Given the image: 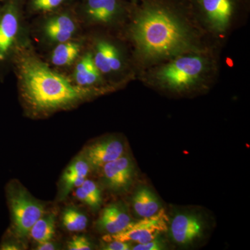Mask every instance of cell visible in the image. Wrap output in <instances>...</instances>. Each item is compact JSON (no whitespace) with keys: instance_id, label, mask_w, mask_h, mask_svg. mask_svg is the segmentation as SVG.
<instances>
[{"instance_id":"obj_14","label":"cell","mask_w":250,"mask_h":250,"mask_svg":"<svg viewBox=\"0 0 250 250\" xmlns=\"http://www.w3.org/2000/svg\"><path fill=\"white\" fill-rule=\"evenodd\" d=\"M73 80L74 83L85 88H100L108 91L115 88L114 85L110 84L97 68L91 52L82 55L77 62Z\"/></svg>"},{"instance_id":"obj_11","label":"cell","mask_w":250,"mask_h":250,"mask_svg":"<svg viewBox=\"0 0 250 250\" xmlns=\"http://www.w3.org/2000/svg\"><path fill=\"white\" fill-rule=\"evenodd\" d=\"M207 228L205 219L200 213L192 210L180 212L171 220L170 237L179 246H192L203 238Z\"/></svg>"},{"instance_id":"obj_19","label":"cell","mask_w":250,"mask_h":250,"mask_svg":"<svg viewBox=\"0 0 250 250\" xmlns=\"http://www.w3.org/2000/svg\"><path fill=\"white\" fill-rule=\"evenodd\" d=\"M75 0H27L28 11L34 14H48L71 6Z\"/></svg>"},{"instance_id":"obj_24","label":"cell","mask_w":250,"mask_h":250,"mask_svg":"<svg viewBox=\"0 0 250 250\" xmlns=\"http://www.w3.org/2000/svg\"><path fill=\"white\" fill-rule=\"evenodd\" d=\"M77 198L80 200L81 202L85 204V205L89 206L90 207L93 208V209H98L100 205L95 201V200L90 196L84 189L82 187L77 188L76 191H75Z\"/></svg>"},{"instance_id":"obj_23","label":"cell","mask_w":250,"mask_h":250,"mask_svg":"<svg viewBox=\"0 0 250 250\" xmlns=\"http://www.w3.org/2000/svg\"><path fill=\"white\" fill-rule=\"evenodd\" d=\"M88 194L93 197L95 201L100 206L102 202L101 192L95 182L91 180H85L81 186Z\"/></svg>"},{"instance_id":"obj_22","label":"cell","mask_w":250,"mask_h":250,"mask_svg":"<svg viewBox=\"0 0 250 250\" xmlns=\"http://www.w3.org/2000/svg\"><path fill=\"white\" fill-rule=\"evenodd\" d=\"M70 250H90L93 249L91 243L86 237L78 236L74 237L67 246Z\"/></svg>"},{"instance_id":"obj_29","label":"cell","mask_w":250,"mask_h":250,"mask_svg":"<svg viewBox=\"0 0 250 250\" xmlns=\"http://www.w3.org/2000/svg\"><path fill=\"white\" fill-rule=\"evenodd\" d=\"M4 0H0V6H1V4L4 2Z\"/></svg>"},{"instance_id":"obj_15","label":"cell","mask_w":250,"mask_h":250,"mask_svg":"<svg viewBox=\"0 0 250 250\" xmlns=\"http://www.w3.org/2000/svg\"><path fill=\"white\" fill-rule=\"evenodd\" d=\"M131 223V217L125 206L113 203L104 208L97 222V227L103 232L115 234L123 231Z\"/></svg>"},{"instance_id":"obj_10","label":"cell","mask_w":250,"mask_h":250,"mask_svg":"<svg viewBox=\"0 0 250 250\" xmlns=\"http://www.w3.org/2000/svg\"><path fill=\"white\" fill-rule=\"evenodd\" d=\"M42 26V35L53 45L72 40L78 30L76 12L71 6L45 14Z\"/></svg>"},{"instance_id":"obj_8","label":"cell","mask_w":250,"mask_h":250,"mask_svg":"<svg viewBox=\"0 0 250 250\" xmlns=\"http://www.w3.org/2000/svg\"><path fill=\"white\" fill-rule=\"evenodd\" d=\"M79 11L85 22L103 27L125 26L130 9L123 0H83Z\"/></svg>"},{"instance_id":"obj_21","label":"cell","mask_w":250,"mask_h":250,"mask_svg":"<svg viewBox=\"0 0 250 250\" xmlns=\"http://www.w3.org/2000/svg\"><path fill=\"white\" fill-rule=\"evenodd\" d=\"M90 166L86 159L83 158L77 159L67 167L62 174V179L70 177H85L90 170Z\"/></svg>"},{"instance_id":"obj_3","label":"cell","mask_w":250,"mask_h":250,"mask_svg":"<svg viewBox=\"0 0 250 250\" xmlns=\"http://www.w3.org/2000/svg\"><path fill=\"white\" fill-rule=\"evenodd\" d=\"M214 48L187 52L139 72L141 80L165 93L188 95L208 90L218 75Z\"/></svg>"},{"instance_id":"obj_20","label":"cell","mask_w":250,"mask_h":250,"mask_svg":"<svg viewBox=\"0 0 250 250\" xmlns=\"http://www.w3.org/2000/svg\"><path fill=\"white\" fill-rule=\"evenodd\" d=\"M62 223L69 231H83L88 225V218L80 210L69 207L62 212Z\"/></svg>"},{"instance_id":"obj_4","label":"cell","mask_w":250,"mask_h":250,"mask_svg":"<svg viewBox=\"0 0 250 250\" xmlns=\"http://www.w3.org/2000/svg\"><path fill=\"white\" fill-rule=\"evenodd\" d=\"M196 8L194 19L208 40H225L239 24L237 0H196Z\"/></svg>"},{"instance_id":"obj_25","label":"cell","mask_w":250,"mask_h":250,"mask_svg":"<svg viewBox=\"0 0 250 250\" xmlns=\"http://www.w3.org/2000/svg\"><path fill=\"white\" fill-rule=\"evenodd\" d=\"M165 249L164 242L159 238H154L152 241L146 243H137L131 250H161Z\"/></svg>"},{"instance_id":"obj_5","label":"cell","mask_w":250,"mask_h":250,"mask_svg":"<svg viewBox=\"0 0 250 250\" xmlns=\"http://www.w3.org/2000/svg\"><path fill=\"white\" fill-rule=\"evenodd\" d=\"M94 63L110 84L121 85L129 81L136 74L132 57L119 44L107 38L95 40L93 50Z\"/></svg>"},{"instance_id":"obj_18","label":"cell","mask_w":250,"mask_h":250,"mask_svg":"<svg viewBox=\"0 0 250 250\" xmlns=\"http://www.w3.org/2000/svg\"><path fill=\"white\" fill-rule=\"evenodd\" d=\"M55 232V216L53 214L41 217L31 228V237L38 243L50 241Z\"/></svg>"},{"instance_id":"obj_9","label":"cell","mask_w":250,"mask_h":250,"mask_svg":"<svg viewBox=\"0 0 250 250\" xmlns=\"http://www.w3.org/2000/svg\"><path fill=\"white\" fill-rule=\"evenodd\" d=\"M167 216L164 210L162 209L154 216L142 218L136 223L131 222L123 231L115 234H107L104 237V240L105 241L117 240L129 243H147L167 230Z\"/></svg>"},{"instance_id":"obj_1","label":"cell","mask_w":250,"mask_h":250,"mask_svg":"<svg viewBox=\"0 0 250 250\" xmlns=\"http://www.w3.org/2000/svg\"><path fill=\"white\" fill-rule=\"evenodd\" d=\"M139 72L182 54L213 48L192 16L162 0L130 9L125 26Z\"/></svg>"},{"instance_id":"obj_6","label":"cell","mask_w":250,"mask_h":250,"mask_svg":"<svg viewBox=\"0 0 250 250\" xmlns=\"http://www.w3.org/2000/svg\"><path fill=\"white\" fill-rule=\"evenodd\" d=\"M26 0H4L0 6V73L12 65L22 47V9Z\"/></svg>"},{"instance_id":"obj_27","label":"cell","mask_w":250,"mask_h":250,"mask_svg":"<svg viewBox=\"0 0 250 250\" xmlns=\"http://www.w3.org/2000/svg\"><path fill=\"white\" fill-rule=\"evenodd\" d=\"M0 250H21V248H20V246H18L17 243L13 241V240L5 238L4 241L1 242V245H0Z\"/></svg>"},{"instance_id":"obj_16","label":"cell","mask_w":250,"mask_h":250,"mask_svg":"<svg viewBox=\"0 0 250 250\" xmlns=\"http://www.w3.org/2000/svg\"><path fill=\"white\" fill-rule=\"evenodd\" d=\"M132 205L135 213L141 218L154 216L163 209L156 194L147 187H141L136 190Z\"/></svg>"},{"instance_id":"obj_13","label":"cell","mask_w":250,"mask_h":250,"mask_svg":"<svg viewBox=\"0 0 250 250\" xmlns=\"http://www.w3.org/2000/svg\"><path fill=\"white\" fill-rule=\"evenodd\" d=\"M125 150V144L121 140L114 137L107 138L93 143L87 148L85 159L90 167L97 170L124 155Z\"/></svg>"},{"instance_id":"obj_2","label":"cell","mask_w":250,"mask_h":250,"mask_svg":"<svg viewBox=\"0 0 250 250\" xmlns=\"http://www.w3.org/2000/svg\"><path fill=\"white\" fill-rule=\"evenodd\" d=\"M20 94L36 113L71 107L88 98L108 92L80 86L52 70L32 51L23 45L13 59Z\"/></svg>"},{"instance_id":"obj_26","label":"cell","mask_w":250,"mask_h":250,"mask_svg":"<svg viewBox=\"0 0 250 250\" xmlns=\"http://www.w3.org/2000/svg\"><path fill=\"white\" fill-rule=\"evenodd\" d=\"M108 244L105 245L103 247L104 250H131V245L129 242H123L117 241V240H111V241H106Z\"/></svg>"},{"instance_id":"obj_17","label":"cell","mask_w":250,"mask_h":250,"mask_svg":"<svg viewBox=\"0 0 250 250\" xmlns=\"http://www.w3.org/2000/svg\"><path fill=\"white\" fill-rule=\"evenodd\" d=\"M82 49V43L73 39L59 43L52 51L51 62L56 66H69L79 58Z\"/></svg>"},{"instance_id":"obj_12","label":"cell","mask_w":250,"mask_h":250,"mask_svg":"<svg viewBox=\"0 0 250 250\" xmlns=\"http://www.w3.org/2000/svg\"><path fill=\"white\" fill-rule=\"evenodd\" d=\"M102 168L104 182L114 191L126 190L134 180V164L129 156L124 154L116 160L105 164Z\"/></svg>"},{"instance_id":"obj_7","label":"cell","mask_w":250,"mask_h":250,"mask_svg":"<svg viewBox=\"0 0 250 250\" xmlns=\"http://www.w3.org/2000/svg\"><path fill=\"white\" fill-rule=\"evenodd\" d=\"M6 191L13 232L18 238H25L33 225L43 215L44 206L16 181L8 184Z\"/></svg>"},{"instance_id":"obj_28","label":"cell","mask_w":250,"mask_h":250,"mask_svg":"<svg viewBox=\"0 0 250 250\" xmlns=\"http://www.w3.org/2000/svg\"><path fill=\"white\" fill-rule=\"evenodd\" d=\"M38 250H57V246L54 243H51L50 241L42 242L38 244Z\"/></svg>"}]
</instances>
